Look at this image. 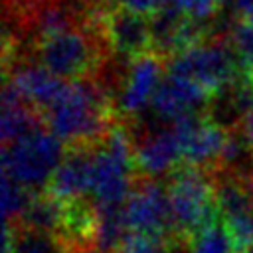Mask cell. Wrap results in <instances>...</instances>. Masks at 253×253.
I'll return each mask as SVG.
<instances>
[{"label": "cell", "mask_w": 253, "mask_h": 253, "mask_svg": "<svg viewBox=\"0 0 253 253\" xmlns=\"http://www.w3.org/2000/svg\"><path fill=\"white\" fill-rule=\"evenodd\" d=\"M49 130L69 146H93L115 126L107 85L95 77L65 85L59 99L43 113Z\"/></svg>", "instance_id": "obj_1"}, {"label": "cell", "mask_w": 253, "mask_h": 253, "mask_svg": "<svg viewBox=\"0 0 253 253\" xmlns=\"http://www.w3.org/2000/svg\"><path fill=\"white\" fill-rule=\"evenodd\" d=\"M101 12L91 10L81 26L38 42L34 45L36 61L61 79L95 77L105 63V53L111 51L103 34Z\"/></svg>", "instance_id": "obj_2"}, {"label": "cell", "mask_w": 253, "mask_h": 253, "mask_svg": "<svg viewBox=\"0 0 253 253\" xmlns=\"http://www.w3.org/2000/svg\"><path fill=\"white\" fill-rule=\"evenodd\" d=\"M134 142L125 125H115L93 146L91 204L95 208L125 206L134 186Z\"/></svg>", "instance_id": "obj_3"}, {"label": "cell", "mask_w": 253, "mask_h": 253, "mask_svg": "<svg viewBox=\"0 0 253 253\" xmlns=\"http://www.w3.org/2000/svg\"><path fill=\"white\" fill-rule=\"evenodd\" d=\"M166 188L176 237L190 241L202 227L219 217L211 172L182 164L172 172Z\"/></svg>", "instance_id": "obj_4"}, {"label": "cell", "mask_w": 253, "mask_h": 253, "mask_svg": "<svg viewBox=\"0 0 253 253\" xmlns=\"http://www.w3.org/2000/svg\"><path fill=\"white\" fill-rule=\"evenodd\" d=\"M63 156V142L51 130L38 128L10 144H4L2 174L12 176L16 182L36 192L49 184Z\"/></svg>", "instance_id": "obj_5"}, {"label": "cell", "mask_w": 253, "mask_h": 253, "mask_svg": "<svg viewBox=\"0 0 253 253\" xmlns=\"http://www.w3.org/2000/svg\"><path fill=\"white\" fill-rule=\"evenodd\" d=\"M168 73L184 75L204 85L213 97L227 91L239 79V59L227 38H213L192 45L166 61Z\"/></svg>", "instance_id": "obj_6"}, {"label": "cell", "mask_w": 253, "mask_h": 253, "mask_svg": "<svg viewBox=\"0 0 253 253\" xmlns=\"http://www.w3.org/2000/svg\"><path fill=\"white\" fill-rule=\"evenodd\" d=\"M123 215L128 233L152 237L160 243L176 237L168 188L156 178H136L123 206Z\"/></svg>", "instance_id": "obj_7"}, {"label": "cell", "mask_w": 253, "mask_h": 253, "mask_svg": "<svg viewBox=\"0 0 253 253\" xmlns=\"http://www.w3.org/2000/svg\"><path fill=\"white\" fill-rule=\"evenodd\" d=\"M172 128L178 134L184 164L204 170L211 168V172L217 168L221 152L229 138V130L225 126L217 125L210 115L202 117L198 113L180 119L172 125Z\"/></svg>", "instance_id": "obj_8"}, {"label": "cell", "mask_w": 253, "mask_h": 253, "mask_svg": "<svg viewBox=\"0 0 253 253\" xmlns=\"http://www.w3.org/2000/svg\"><path fill=\"white\" fill-rule=\"evenodd\" d=\"M162 71H164V63H162L160 53L146 51L130 59L128 67L125 69V75H123V81H121V87L115 99L117 111L121 117L136 119L140 113H144L150 107L164 79Z\"/></svg>", "instance_id": "obj_9"}, {"label": "cell", "mask_w": 253, "mask_h": 253, "mask_svg": "<svg viewBox=\"0 0 253 253\" xmlns=\"http://www.w3.org/2000/svg\"><path fill=\"white\" fill-rule=\"evenodd\" d=\"M4 75V83H10L26 103H30L36 111L42 113V117L59 99L67 85L65 79L53 75L40 61L30 57H16L14 61L6 63Z\"/></svg>", "instance_id": "obj_10"}, {"label": "cell", "mask_w": 253, "mask_h": 253, "mask_svg": "<svg viewBox=\"0 0 253 253\" xmlns=\"http://www.w3.org/2000/svg\"><path fill=\"white\" fill-rule=\"evenodd\" d=\"M211 99L213 95L198 81L184 75L168 73L164 75L150 103V109L156 119L174 125L184 117L202 113L206 107L211 105Z\"/></svg>", "instance_id": "obj_11"}, {"label": "cell", "mask_w": 253, "mask_h": 253, "mask_svg": "<svg viewBox=\"0 0 253 253\" xmlns=\"http://www.w3.org/2000/svg\"><path fill=\"white\" fill-rule=\"evenodd\" d=\"M101 24L109 49L113 53L132 59L152 49L150 22H146L144 16L111 8V10H103Z\"/></svg>", "instance_id": "obj_12"}, {"label": "cell", "mask_w": 253, "mask_h": 253, "mask_svg": "<svg viewBox=\"0 0 253 253\" xmlns=\"http://www.w3.org/2000/svg\"><path fill=\"white\" fill-rule=\"evenodd\" d=\"M93 146H69L47 184V192L53 198L63 204H73L85 200V194H91Z\"/></svg>", "instance_id": "obj_13"}, {"label": "cell", "mask_w": 253, "mask_h": 253, "mask_svg": "<svg viewBox=\"0 0 253 253\" xmlns=\"http://www.w3.org/2000/svg\"><path fill=\"white\" fill-rule=\"evenodd\" d=\"M180 160L182 146L172 125L170 128L150 130L134 142V166L146 178H158L176 170Z\"/></svg>", "instance_id": "obj_14"}, {"label": "cell", "mask_w": 253, "mask_h": 253, "mask_svg": "<svg viewBox=\"0 0 253 253\" xmlns=\"http://www.w3.org/2000/svg\"><path fill=\"white\" fill-rule=\"evenodd\" d=\"M42 113L36 111L22 95L10 85L4 83L2 91V142L10 144L38 128H42Z\"/></svg>", "instance_id": "obj_15"}, {"label": "cell", "mask_w": 253, "mask_h": 253, "mask_svg": "<svg viewBox=\"0 0 253 253\" xmlns=\"http://www.w3.org/2000/svg\"><path fill=\"white\" fill-rule=\"evenodd\" d=\"M2 253H71V245L61 235L6 221Z\"/></svg>", "instance_id": "obj_16"}, {"label": "cell", "mask_w": 253, "mask_h": 253, "mask_svg": "<svg viewBox=\"0 0 253 253\" xmlns=\"http://www.w3.org/2000/svg\"><path fill=\"white\" fill-rule=\"evenodd\" d=\"M18 225L32 227L38 231H47L63 237L65 231V204L47 194H34L22 217L16 221ZM65 239V237H63Z\"/></svg>", "instance_id": "obj_17"}, {"label": "cell", "mask_w": 253, "mask_h": 253, "mask_svg": "<svg viewBox=\"0 0 253 253\" xmlns=\"http://www.w3.org/2000/svg\"><path fill=\"white\" fill-rule=\"evenodd\" d=\"M190 251L192 253H237L235 243L231 239V233L219 217L202 227L190 241Z\"/></svg>", "instance_id": "obj_18"}, {"label": "cell", "mask_w": 253, "mask_h": 253, "mask_svg": "<svg viewBox=\"0 0 253 253\" xmlns=\"http://www.w3.org/2000/svg\"><path fill=\"white\" fill-rule=\"evenodd\" d=\"M34 194L20 182H16L12 176L2 174V213L4 221L16 223L22 213L26 211L28 204L32 202Z\"/></svg>", "instance_id": "obj_19"}, {"label": "cell", "mask_w": 253, "mask_h": 253, "mask_svg": "<svg viewBox=\"0 0 253 253\" xmlns=\"http://www.w3.org/2000/svg\"><path fill=\"white\" fill-rule=\"evenodd\" d=\"M225 38L231 49L235 51L241 69L245 71V75H249L253 71V20L249 18L235 20Z\"/></svg>", "instance_id": "obj_20"}, {"label": "cell", "mask_w": 253, "mask_h": 253, "mask_svg": "<svg viewBox=\"0 0 253 253\" xmlns=\"http://www.w3.org/2000/svg\"><path fill=\"white\" fill-rule=\"evenodd\" d=\"M180 14L198 24H211L219 14V0H172Z\"/></svg>", "instance_id": "obj_21"}, {"label": "cell", "mask_w": 253, "mask_h": 253, "mask_svg": "<svg viewBox=\"0 0 253 253\" xmlns=\"http://www.w3.org/2000/svg\"><path fill=\"white\" fill-rule=\"evenodd\" d=\"M109 2L117 10H125V12L136 14V16H150L152 18L170 0H109Z\"/></svg>", "instance_id": "obj_22"}, {"label": "cell", "mask_w": 253, "mask_h": 253, "mask_svg": "<svg viewBox=\"0 0 253 253\" xmlns=\"http://www.w3.org/2000/svg\"><path fill=\"white\" fill-rule=\"evenodd\" d=\"M160 247H162V243L152 237L128 233L126 239L123 241V245L117 249V253H158Z\"/></svg>", "instance_id": "obj_23"}, {"label": "cell", "mask_w": 253, "mask_h": 253, "mask_svg": "<svg viewBox=\"0 0 253 253\" xmlns=\"http://www.w3.org/2000/svg\"><path fill=\"white\" fill-rule=\"evenodd\" d=\"M158 253H192L190 251V245L186 239H180V237H172L168 241L162 243L160 251Z\"/></svg>", "instance_id": "obj_24"}, {"label": "cell", "mask_w": 253, "mask_h": 253, "mask_svg": "<svg viewBox=\"0 0 253 253\" xmlns=\"http://www.w3.org/2000/svg\"><path fill=\"white\" fill-rule=\"evenodd\" d=\"M30 2H38V0H12L8 4H16V6H22V4H30Z\"/></svg>", "instance_id": "obj_25"}, {"label": "cell", "mask_w": 253, "mask_h": 253, "mask_svg": "<svg viewBox=\"0 0 253 253\" xmlns=\"http://www.w3.org/2000/svg\"><path fill=\"white\" fill-rule=\"evenodd\" d=\"M243 253H253V245H251V247H249V249H245V251H243Z\"/></svg>", "instance_id": "obj_26"}, {"label": "cell", "mask_w": 253, "mask_h": 253, "mask_svg": "<svg viewBox=\"0 0 253 253\" xmlns=\"http://www.w3.org/2000/svg\"><path fill=\"white\" fill-rule=\"evenodd\" d=\"M247 77H249V79H251V81H253V71H251V73H249V75H247Z\"/></svg>", "instance_id": "obj_27"}, {"label": "cell", "mask_w": 253, "mask_h": 253, "mask_svg": "<svg viewBox=\"0 0 253 253\" xmlns=\"http://www.w3.org/2000/svg\"><path fill=\"white\" fill-rule=\"evenodd\" d=\"M87 2H93V4H95V2H97V0H87Z\"/></svg>", "instance_id": "obj_28"}, {"label": "cell", "mask_w": 253, "mask_h": 253, "mask_svg": "<svg viewBox=\"0 0 253 253\" xmlns=\"http://www.w3.org/2000/svg\"><path fill=\"white\" fill-rule=\"evenodd\" d=\"M231 2H233V0H231Z\"/></svg>", "instance_id": "obj_29"}]
</instances>
